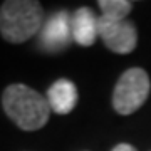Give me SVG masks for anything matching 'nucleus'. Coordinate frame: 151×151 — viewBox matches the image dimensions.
Wrapping results in <instances>:
<instances>
[{"instance_id": "obj_1", "label": "nucleus", "mask_w": 151, "mask_h": 151, "mask_svg": "<svg viewBox=\"0 0 151 151\" xmlns=\"http://www.w3.org/2000/svg\"><path fill=\"white\" fill-rule=\"evenodd\" d=\"M2 104L7 116L24 131L40 129L50 116L49 101L25 84H10L4 91Z\"/></svg>"}, {"instance_id": "obj_2", "label": "nucleus", "mask_w": 151, "mask_h": 151, "mask_svg": "<svg viewBox=\"0 0 151 151\" xmlns=\"http://www.w3.org/2000/svg\"><path fill=\"white\" fill-rule=\"evenodd\" d=\"M44 10L35 0H9L0 7V34L14 44L34 37L42 29Z\"/></svg>"}, {"instance_id": "obj_3", "label": "nucleus", "mask_w": 151, "mask_h": 151, "mask_svg": "<svg viewBox=\"0 0 151 151\" xmlns=\"http://www.w3.org/2000/svg\"><path fill=\"white\" fill-rule=\"evenodd\" d=\"M150 77L143 69L133 67L128 69L114 87L113 106L119 114L128 116L139 109L150 96Z\"/></svg>"}, {"instance_id": "obj_4", "label": "nucleus", "mask_w": 151, "mask_h": 151, "mask_svg": "<svg viewBox=\"0 0 151 151\" xmlns=\"http://www.w3.org/2000/svg\"><path fill=\"white\" fill-rule=\"evenodd\" d=\"M99 37L104 40L106 47L118 54L133 52L138 42V34L134 25L124 20H114L108 17H99Z\"/></svg>"}, {"instance_id": "obj_5", "label": "nucleus", "mask_w": 151, "mask_h": 151, "mask_svg": "<svg viewBox=\"0 0 151 151\" xmlns=\"http://www.w3.org/2000/svg\"><path fill=\"white\" fill-rule=\"evenodd\" d=\"M69 14L65 10H60L54 15H50L45 24H44L40 35H39V44L44 50L47 52H60L69 45L72 39V27H70Z\"/></svg>"}, {"instance_id": "obj_6", "label": "nucleus", "mask_w": 151, "mask_h": 151, "mask_svg": "<svg viewBox=\"0 0 151 151\" xmlns=\"http://www.w3.org/2000/svg\"><path fill=\"white\" fill-rule=\"evenodd\" d=\"M99 17L94 15V12L87 7H81L74 12L70 19L72 27V39L79 45L89 47L96 42V37L99 35Z\"/></svg>"}, {"instance_id": "obj_7", "label": "nucleus", "mask_w": 151, "mask_h": 151, "mask_svg": "<svg viewBox=\"0 0 151 151\" xmlns=\"http://www.w3.org/2000/svg\"><path fill=\"white\" fill-rule=\"evenodd\" d=\"M47 101L50 111L55 114H69L77 103V89L69 79L55 81L47 91Z\"/></svg>"}, {"instance_id": "obj_8", "label": "nucleus", "mask_w": 151, "mask_h": 151, "mask_svg": "<svg viewBox=\"0 0 151 151\" xmlns=\"http://www.w3.org/2000/svg\"><path fill=\"white\" fill-rule=\"evenodd\" d=\"M103 17L114 19V20H124L126 15L131 12L133 4L128 0H101L99 2Z\"/></svg>"}, {"instance_id": "obj_9", "label": "nucleus", "mask_w": 151, "mask_h": 151, "mask_svg": "<svg viewBox=\"0 0 151 151\" xmlns=\"http://www.w3.org/2000/svg\"><path fill=\"white\" fill-rule=\"evenodd\" d=\"M113 151H136L134 148L131 145H126V143H121V145H118V146H114V150Z\"/></svg>"}]
</instances>
